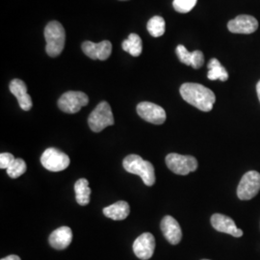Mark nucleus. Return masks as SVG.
I'll return each mask as SVG.
<instances>
[{"label": "nucleus", "instance_id": "c85d7f7f", "mask_svg": "<svg viewBox=\"0 0 260 260\" xmlns=\"http://www.w3.org/2000/svg\"><path fill=\"white\" fill-rule=\"evenodd\" d=\"M203 260H208V259H203Z\"/></svg>", "mask_w": 260, "mask_h": 260}, {"label": "nucleus", "instance_id": "dca6fc26", "mask_svg": "<svg viewBox=\"0 0 260 260\" xmlns=\"http://www.w3.org/2000/svg\"><path fill=\"white\" fill-rule=\"evenodd\" d=\"M73 241V232L69 226H61L49 236V244L56 250H64Z\"/></svg>", "mask_w": 260, "mask_h": 260}, {"label": "nucleus", "instance_id": "a211bd4d", "mask_svg": "<svg viewBox=\"0 0 260 260\" xmlns=\"http://www.w3.org/2000/svg\"><path fill=\"white\" fill-rule=\"evenodd\" d=\"M75 199L79 205H87L90 203L91 189L86 178L78 179L75 184Z\"/></svg>", "mask_w": 260, "mask_h": 260}, {"label": "nucleus", "instance_id": "4468645a", "mask_svg": "<svg viewBox=\"0 0 260 260\" xmlns=\"http://www.w3.org/2000/svg\"><path fill=\"white\" fill-rule=\"evenodd\" d=\"M161 231L163 235L172 245H177L181 241L182 232L179 223L172 216H165L161 221Z\"/></svg>", "mask_w": 260, "mask_h": 260}, {"label": "nucleus", "instance_id": "b1692460", "mask_svg": "<svg viewBox=\"0 0 260 260\" xmlns=\"http://www.w3.org/2000/svg\"><path fill=\"white\" fill-rule=\"evenodd\" d=\"M177 57L179 59V61L183 64L187 66H191V60H192V52H190L189 50H187L184 46L179 45L177 46V49H176Z\"/></svg>", "mask_w": 260, "mask_h": 260}, {"label": "nucleus", "instance_id": "1a4fd4ad", "mask_svg": "<svg viewBox=\"0 0 260 260\" xmlns=\"http://www.w3.org/2000/svg\"><path fill=\"white\" fill-rule=\"evenodd\" d=\"M137 113L143 120L153 124H163L167 119L166 112L161 106L149 102L139 103Z\"/></svg>", "mask_w": 260, "mask_h": 260}, {"label": "nucleus", "instance_id": "412c9836", "mask_svg": "<svg viewBox=\"0 0 260 260\" xmlns=\"http://www.w3.org/2000/svg\"><path fill=\"white\" fill-rule=\"evenodd\" d=\"M147 27L152 37H161L165 33V20L160 16H154L149 19Z\"/></svg>", "mask_w": 260, "mask_h": 260}, {"label": "nucleus", "instance_id": "ddd939ff", "mask_svg": "<svg viewBox=\"0 0 260 260\" xmlns=\"http://www.w3.org/2000/svg\"><path fill=\"white\" fill-rule=\"evenodd\" d=\"M211 224L214 229L220 233H228L233 237H241L243 232L236 226L231 217L224 216L223 214H214L211 217Z\"/></svg>", "mask_w": 260, "mask_h": 260}, {"label": "nucleus", "instance_id": "423d86ee", "mask_svg": "<svg viewBox=\"0 0 260 260\" xmlns=\"http://www.w3.org/2000/svg\"><path fill=\"white\" fill-rule=\"evenodd\" d=\"M70 162V157L65 152L54 148L46 149L41 156L42 165L50 172L64 171L69 167Z\"/></svg>", "mask_w": 260, "mask_h": 260}, {"label": "nucleus", "instance_id": "f03ea898", "mask_svg": "<svg viewBox=\"0 0 260 260\" xmlns=\"http://www.w3.org/2000/svg\"><path fill=\"white\" fill-rule=\"evenodd\" d=\"M122 166L126 172L139 176L146 185L152 186L155 183V173L152 164L139 155H127L123 159Z\"/></svg>", "mask_w": 260, "mask_h": 260}, {"label": "nucleus", "instance_id": "a878e982", "mask_svg": "<svg viewBox=\"0 0 260 260\" xmlns=\"http://www.w3.org/2000/svg\"><path fill=\"white\" fill-rule=\"evenodd\" d=\"M16 160L12 153L4 152L0 154V168L1 169H8L13 164V162Z\"/></svg>", "mask_w": 260, "mask_h": 260}, {"label": "nucleus", "instance_id": "6ab92c4d", "mask_svg": "<svg viewBox=\"0 0 260 260\" xmlns=\"http://www.w3.org/2000/svg\"><path fill=\"white\" fill-rule=\"evenodd\" d=\"M208 74L207 78L209 80H221V81H226L229 79V74L226 70L223 68L222 64L216 59L212 58L210 62L208 63Z\"/></svg>", "mask_w": 260, "mask_h": 260}, {"label": "nucleus", "instance_id": "0eeeda50", "mask_svg": "<svg viewBox=\"0 0 260 260\" xmlns=\"http://www.w3.org/2000/svg\"><path fill=\"white\" fill-rule=\"evenodd\" d=\"M260 190V174L256 171L246 173L237 188V196L241 201H249L258 194Z\"/></svg>", "mask_w": 260, "mask_h": 260}, {"label": "nucleus", "instance_id": "7ed1b4c3", "mask_svg": "<svg viewBox=\"0 0 260 260\" xmlns=\"http://www.w3.org/2000/svg\"><path fill=\"white\" fill-rule=\"evenodd\" d=\"M45 38L47 41L46 51L48 56L60 55L66 43V32L63 25L56 20L50 21L45 28Z\"/></svg>", "mask_w": 260, "mask_h": 260}, {"label": "nucleus", "instance_id": "2eb2a0df", "mask_svg": "<svg viewBox=\"0 0 260 260\" xmlns=\"http://www.w3.org/2000/svg\"><path fill=\"white\" fill-rule=\"evenodd\" d=\"M9 88L11 93L17 98L20 108L24 111H29L33 103L31 96L28 94L26 84L20 79H14L11 81Z\"/></svg>", "mask_w": 260, "mask_h": 260}, {"label": "nucleus", "instance_id": "9d476101", "mask_svg": "<svg viewBox=\"0 0 260 260\" xmlns=\"http://www.w3.org/2000/svg\"><path fill=\"white\" fill-rule=\"evenodd\" d=\"M155 249V239L151 233L141 234L133 243L135 255L142 260H148L153 255Z\"/></svg>", "mask_w": 260, "mask_h": 260}, {"label": "nucleus", "instance_id": "393cba45", "mask_svg": "<svg viewBox=\"0 0 260 260\" xmlns=\"http://www.w3.org/2000/svg\"><path fill=\"white\" fill-rule=\"evenodd\" d=\"M205 64V56L201 50H195L192 52V60H191V67L196 70L201 69Z\"/></svg>", "mask_w": 260, "mask_h": 260}, {"label": "nucleus", "instance_id": "4be33fe9", "mask_svg": "<svg viewBox=\"0 0 260 260\" xmlns=\"http://www.w3.org/2000/svg\"><path fill=\"white\" fill-rule=\"evenodd\" d=\"M26 163L21 158H16L13 164L7 169V174L11 178H18L26 172Z\"/></svg>", "mask_w": 260, "mask_h": 260}, {"label": "nucleus", "instance_id": "cd10ccee", "mask_svg": "<svg viewBox=\"0 0 260 260\" xmlns=\"http://www.w3.org/2000/svg\"><path fill=\"white\" fill-rule=\"evenodd\" d=\"M256 93H257V96H258V100L260 102V80L256 84Z\"/></svg>", "mask_w": 260, "mask_h": 260}, {"label": "nucleus", "instance_id": "f3484780", "mask_svg": "<svg viewBox=\"0 0 260 260\" xmlns=\"http://www.w3.org/2000/svg\"><path fill=\"white\" fill-rule=\"evenodd\" d=\"M129 205L124 201L117 202L114 205L104 207L103 209V214L107 218H110L115 221H121L126 219L127 216L129 215Z\"/></svg>", "mask_w": 260, "mask_h": 260}, {"label": "nucleus", "instance_id": "39448f33", "mask_svg": "<svg viewBox=\"0 0 260 260\" xmlns=\"http://www.w3.org/2000/svg\"><path fill=\"white\" fill-rule=\"evenodd\" d=\"M168 168L179 176H186L198 169V161L191 155L170 153L166 156Z\"/></svg>", "mask_w": 260, "mask_h": 260}, {"label": "nucleus", "instance_id": "5701e85b", "mask_svg": "<svg viewBox=\"0 0 260 260\" xmlns=\"http://www.w3.org/2000/svg\"><path fill=\"white\" fill-rule=\"evenodd\" d=\"M198 0H174L173 6L180 14H186L195 7Z\"/></svg>", "mask_w": 260, "mask_h": 260}, {"label": "nucleus", "instance_id": "f8f14e48", "mask_svg": "<svg viewBox=\"0 0 260 260\" xmlns=\"http://www.w3.org/2000/svg\"><path fill=\"white\" fill-rule=\"evenodd\" d=\"M82 50L93 60L104 61L111 55L112 44L109 41H103L98 44L87 41L82 44Z\"/></svg>", "mask_w": 260, "mask_h": 260}, {"label": "nucleus", "instance_id": "6e6552de", "mask_svg": "<svg viewBox=\"0 0 260 260\" xmlns=\"http://www.w3.org/2000/svg\"><path fill=\"white\" fill-rule=\"evenodd\" d=\"M89 103V98L83 92L70 91L63 93L58 101V107L68 114H75Z\"/></svg>", "mask_w": 260, "mask_h": 260}, {"label": "nucleus", "instance_id": "bb28decb", "mask_svg": "<svg viewBox=\"0 0 260 260\" xmlns=\"http://www.w3.org/2000/svg\"><path fill=\"white\" fill-rule=\"evenodd\" d=\"M1 260H21L19 258L18 255H15V254H12V255H9V256H7V257H5V258H2Z\"/></svg>", "mask_w": 260, "mask_h": 260}, {"label": "nucleus", "instance_id": "20e7f679", "mask_svg": "<svg viewBox=\"0 0 260 260\" xmlns=\"http://www.w3.org/2000/svg\"><path fill=\"white\" fill-rule=\"evenodd\" d=\"M114 122L115 121L111 107L109 103L106 102H102L100 103L88 118V123L90 128L96 133L103 131L107 126H111L114 124Z\"/></svg>", "mask_w": 260, "mask_h": 260}, {"label": "nucleus", "instance_id": "f257e3e1", "mask_svg": "<svg viewBox=\"0 0 260 260\" xmlns=\"http://www.w3.org/2000/svg\"><path fill=\"white\" fill-rule=\"evenodd\" d=\"M179 92L186 103L193 105L201 111H211L216 102L215 93L202 84H182Z\"/></svg>", "mask_w": 260, "mask_h": 260}, {"label": "nucleus", "instance_id": "9b49d317", "mask_svg": "<svg viewBox=\"0 0 260 260\" xmlns=\"http://www.w3.org/2000/svg\"><path fill=\"white\" fill-rule=\"evenodd\" d=\"M228 28L232 33L251 34L257 30L258 21L249 15H240L229 21Z\"/></svg>", "mask_w": 260, "mask_h": 260}, {"label": "nucleus", "instance_id": "aec40b11", "mask_svg": "<svg viewBox=\"0 0 260 260\" xmlns=\"http://www.w3.org/2000/svg\"><path fill=\"white\" fill-rule=\"evenodd\" d=\"M121 47L124 51L128 52L129 54L134 57H138L141 55V53L143 51L142 40L139 37V35H137L135 33L130 34L128 38L122 42Z\"/></svg>", "mask_w": 260, "mask_h": 260}]
</instances>
